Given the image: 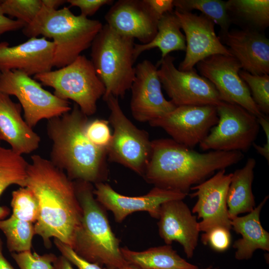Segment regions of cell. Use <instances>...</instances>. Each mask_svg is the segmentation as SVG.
Segmentation results:
<instances>
[{
	"label": "cell",
	"mask_w": 269,
	"mask_h": 269,
	"mask_svg": "<svg viewBox=\"0 0 269 269\" xmlns=\"http://www.w3.org/2000/svg\"><path fill=\"white\" fill-rule=\"evenodd\" d=\"M122 269H141L135 266H134V265H130V264H129L127 266H126V267H125L124 268H123Z\"/></svg>",
	"instance_id": "44"
},
{
	"label": "cell",
	"mask_w": 269,
	"mask_h": 269,
	"mask_svg": "<svg viewBox=\"0 0 269 269\" xmlns=\"http://www.w3.org/2000/svg\"><path fill=\"white\" fill-rule=\"evenodd\" d=\"M218 121L216 106L188 105L177 106L149 124L163 129L176 142L193 148L204 139Z\"/></svg>",
	"instance_id": "13"
},
{
	"label": "cell",
	"mask_w": 269,
	"mask_h": 269,
	"mask_svg": "<svg viewBox=\"0 0 269 269\" xmlns=\"http://www.w3.org/2000/svg\"><path fill=\"white\" fill-rule=\"evenodd\" d=\"M219 37L242 70L253 75H269V39L264 32L233 29Z\"/></svg>",
	"instance_id": "21"
},
{
	"label": "cell",
	"mask_w": 269,
	"mask_h": 269,
	"mask_svg": "<svg viewBox=\"0 0 269 269\" xmlns=\"http://www.w3.org/2000/svg\"><path fill=\"white\" fill-rule=\"evenodd\" d=\"M157 70L156 65L148 60L135 67V77L130 89V108L134 118L139 122L149 123L176 107L164 97Z\"/></svg>",
	"instance_id": "14"
},
{
	"label": "cell",
	"mask_w": 269,
	"mask_h": 269,
	"mask_svg": "<svg viewBox=\"0 0 269 269\" xmlns=\"http://www.w3.org/2000/svg\"><path fill=\"white\" fill-rule=\"evenodd\" d=\"M201 242L215 251H225L231 243L230 230L222 227L213 228L202 235Z\"/></svg>",
	"instance_id": "36"
},
{
	"label": "cell",
	"mask_w": 269,
	"mask_h": 269,
	"mask_svg": "<svg viewBox=\"0 0 269 269\" xmlns=\"http://www.w3.org/2000/svg\"><path fill=\"white\" fill-rule=\"evenodd\" d=\"M28 163L11 148L0 146V196L10 185L25 187ZM9 209L0 206V220L9 214Z\"/></svg>",
	"instance_id": "28"
},
{
	"label": "cell",
	"mask_w": 269,
	"mask_h": 269,
	"mask_svg": "<svg viewBox=\"0 0 269 269\" xmlns=\"http://www.w3.org/2000/svg\"><path fill=\"white\" fill-rule=\"evenodd\" d=\"M70 6L80 8L81 14L88 17L94 15L102 6L112 4V0H68Z\"/></svg>",
	"instance_id": "38"
},
{
	"label": "cell",
	"mask_w": 269,
	"mask_h": 269,
	"mask_svg": "<svg viewBox=\"0 0 269 269\" xmlns=\"http://www.w3.org/2000/svg\"><path fill=\"white\" fill-rule=\"evenodd\" d=\"M134 40L106 24L93 41L91 61L105 87L103 100L123 97L131 89L135 77Z\"/></svg>",
	"instance_id": "6"
},
{
	"label": "cell",
	"mask_w": 269,
	"mask_h": 269,
	"mask_svg": "<svg viewBox=\"0 0 269 269\" xmlns=\"http://www.w3.org/2000/svg\"><path fill=\"white\" fill-rule=\"evenodd\" d=\"M226 6L231 24L242 30L264 32L269 26V0H229Z\"/></svg>",
	"instance_id": "27"
},
{
	"label": "cell",
	"mask_w": 269,
	"mask_h": 269,
	"mask_svg": "<svg viewBox=\"0 0 269 269\" xmlns=\"http://www.w3.org/2000/svg\"><path fill=\"white\" fill-rule=\"evenodd\" d=\"M0 92L16 97L24 120L32 129L41 120L60 116L72 109L69 101L58 98L36 80L16 70L0 72Z\"/></svg>",
	"instance_id": "9"
},
{
	"label": "cell",
	"mask_w": 269,
	"mask_h": 269,
	"mask_svg": "<svg viewBox=\"0 0 269 269\" xmlns=\"http://www.w3.org/2000/svg\"><path fill=\"white\" fill-rule=\"evenodd\" d=\"M34 79L53 88V94L58 98L74 101L87 116L96 113L97 103L105 93L91 61L84 55L58 70L37 74Z\"/></svg>",
	"instance_id": "7"
},
{
	"label": "cell",
	"mask_w": 269,
	"mask_h": 269,
	"mask_svg": "<svg viewBox=\"0 0 269 269\" xmlns=\"http://www.w3.org/2000/svg\"><path fill=\"white\" fill-rule=\"evenodd\" d=\"M184 33L185 55L179 65L181 71H188L200 61L215 54L232 55L215 30V23L203 14L174 10ZM233 56V55H232Z\"/></svg>",
	"instance_id": "15"
},
{
	"label": "cell",
	"mask_w": 269,
	"mask_h": 269,
	"mask_svg": "<svg viewBox=\"0 0 269 269\" xmlns=\"http://www.w3.org/2000/svg\"><path fill=\"white\" fill-rule=\"evenodd\" d=\"M83 217L72 248L85 260L106 269H122L129 265L101 205L95 198L91 183H74Z\"/></svg>",
	"instance_id": "5"
},
{
	"label": "cell",
	"mask_w": 269,
	"mask_h": 269,
	"mask_svg": "<svg viewBox=\"0 0 269 269\" xmlns=\"http://www.w3.org/2000/svg\"><path fill=\"white\" fill-rule=\"evenodd\" d=\"M157 29L155 36L149 42L134 44V53L135 60L142 52L154 48H158L161 51L160 59L174 51H185V37L174 11L165 13L160 17Z\"/></svg>",
	"instance_id": "26"
},
{
	"label": "cell",
	"mask_w": 269,
	"mask_h": 269,
	"mask_svg": "<svg viewBox=\"0 0 269 269\" xmlns=\"http://www.w3.org/2000/svg\"><path fill=\"white\" fill-rule=\"evenodd\" d=\"M239 74L248 87L252 99L260 112L268 116L269 114V75H253L243 70Z\"/></svg>",
	"instance_id": "32"
},
{
	"label": "cell",
	"mask_w": 269,
	"mask_h": 269,
	"mask_svg": "<svg viewBox=\"0 0 269 269\" xmlns=\"http://www.w3.org/2000/svg\"><path fill=\"white\" fill-rule=\"evenodd\" d=\"M85 131L87 137L95 145L107 149L112 137L108 121L99 119L88 121Z\"/></svg>",
	"instance_id": "35"
},
{
	"label": "cell",
	"mask_w": 269,
	"mask_h": 269,
	"mask_svg": "<svg viewBox=\"0 0 269 269\" xmlns=\"http://www.w3.org/2000/svg\"><path fill=\"white\" fill-rule=\"evenodd\" d=\"M0 1L4 15L15 17L26 25L33 20L42 6L41 0H3Z\"/></svg>",
	"instance_id": "33"
},
{
	"label": "cell",
	"mask_w": 269,
	"mask_h": 269,
	"mask_svg": "<svg viewBox=\"0 0 269 269\" xmlns=\"http://www.w3.org/2000/svg\"><path fill=\"white\" fill-rule=\"evenodd\" d=\"M11 206L12 217L31 223H35L39 214L38 198L28 187H20L12 191Z\"/></svg>",
	"instance_id": "31"
},
{
	"label": "cell",
	"mask_w": 269,
	"mask_h": 269,
	"mask_svg": "<svg viewBox=\"0 0 269 269\" xmlns=\"http://www.w3.org/2000/svg\"><path fill=\"white\" fill-rule=\"evenodd\" d=\"M160 18L145 0H119L105 16L106 24L117 33L137 39L141 44L154 37Z\"/></svg>",
	"instance_id": "18"
},
{
	"label": "cell",
	"mask_w": 269,
	"mask_h": 269,
	"mask_svg": "<svg viewBox=\"0 0 269 269\" xmlns=\"http://www.w3.org/2000/svg\"><path fill=\"white\" fill-rule=\"evenodd\" d=\"M241 151L212 150L201 153L176 142L171 138L151 141L149 159L143 177L158 188L186 194L216 171L240 162Z\"/></svg>",
	"instance_id": "2"
},
{
	"label": "cell",
	"mask_w": 269,
	"mask_h": 269,
	"mask_svg": "<svg viewBox=\"0 0 269 269\" xmlns=\"http://www.w3.org/2000/svg\"><path fill=\"white\" fill-rule=\"evenodd\" d=\"M54 266L55 269H74L71 263L62 255L57 257Z\"/></svg>",
	"instance_id": "41"
},
{
	"label": "cell",
	"mask_w": 269,
	"mask_h": 269,
	"mask_svg": "<svg viewBox=\"0 0 269 269\" xmlns=\"http://www.w3.org/2000/svg\"><path fill=\"white\" fill-rule=\"evenodd\" d=\"M21 106L10 96L0 92V139L21 155L29 154L39 146L40 137L22 117Z\"/></svg>",
	"instance_id": "22"
},
{
	"label": "cell",
	"mask_w": 269,
	"mask_h": 269,
	"mask_svg": "<svg viewBox=\"0 0 269 269\" xmlns=\"http://www.w3.org/2000/svg\"><path fill=\"white\" fill-rule=\"evenodd\" d=\"M175 9L191 12L199 10L220 28L218 36L229 30L231 23L228 16L226 1L221 0H173Z\"/></svg>",
	"instance_id": "29"
},
{
	"label": "cell",
	"mask_w": 269,
	"mask_h": 269,
	"mask_svg": "<svg viewBox=\"0 0 269 269\" xmlns=\"http://www.w3.org/2000/svg\"><path fill=\"white\" fill-rule=\"evenodd\" d=\"M175 58L169 54L160 59L159 79L170 101L175 106L212 105L222 101L217 90L208 79L198 74L195 68L188 71L177 68Z\"/></svg>",
	"instance_id": "11"
},
{
	"label": "cell",
	"mask_w": 269,
	"mask_h": 269,
	"mask_svg": "<svg viewBox=\"0 0 269 269\" xmlns=\"http://www.w3.org/2000/svg\"><path fill=\"white\" fill-rule=\"evenodd\" d=\"M122 255L130 265L141 269H199L181 257L169 245L150 248L142 251L121 248Z\"/></svg>",
	"instance_id": "25"
},
{
	"label": "cell",
	"mask_w": 269,
	"mask_h": 269,
	"mask_svg": "<svg viewBox=\"0 0 269 269\" xmlns=\"http://www.w3.org/2000/svg\"><path fill=\"white\" fill-rule=\"evenodd\" d=\"M42 5L47 7L57 9V7L66 2L63 0H41Z\"/></svg>",
	"instance_id": "43"
},
{
	"label": "cell",
	"mask_w": 269,
	"mask_h": 269,
	"mask_svg": "<svg viewBox=\"0 0 269 269\" xmlns=\"http://www.w3.org/2000/svg\"></svg>",
	"instance_id": "46"
},
{
	"label": "cell",
	"mask_w": 269,
	"mask_h": 269,
	"mask_svg": "<svg viewBox=\"0 0 269 269\" xmlns=\"http://www.w3.org/2000/svg\"><path fill=\"white\" fill-rule=\"evenodd\" d=\"M104 100L110 110L108 122L113 128L112 140L106 149L108 160L143 176L151 150L148 133L137 128L127 117L118 98L110 96Z\"/></svg>",
	"instance_id": "8"
},
{
	"label": "cell",
	"mask_w": 269,
	"mask_h": 269,
	"mask_svg": "<svg viewBox=\"0 0 269 269\" xmlns=\"http://www.w3.org/2000/svg\"><path fill=\"white\" fill-rule=\"evenodd\" d=\"M3 242L0 238V269H14L3 254Z\"/></svg>",
	"instance_id": "42"
},
{
	"label": "cell",
	"mask_w": 269,
	"mask_h": 269,
	"mask_svg": "<svg viewBox=\"0 0 269 269\" xmlns=\"http://www.w3.org/2000/svg\"><path fill=\"white\" fill-rule=\"evenodd\" d=\"M25 187L39 201L35 234L42 238L46 248L51 247L54 237L73 248L83 217L74 182L50 160L33 154L27 166Z\"/></svg>",
	"instance_id": "1"
},
{
	"label": "cell",
	"mask_w": 269,
	"mask_h": 269,
	"mask_svg": "<svg viewBox=\"0 0 269 269\" xmlns=\"http://www.w3.org/2000/svg\"><path fill=\"white\" fill-rule=\"evenodd\" d=\"M11 257L20 269H55L57 257L53 254L39 255L31 251L12 253Z\"/></svg>",
	"instance_id": "34"
},
{
	"label": "cell",
	"mask_w": 269,
	"mask_h": 269,
	"mask_svg": "<svg viewBox=\"0 0 269 269\" xmlns=\"http://www.w3.org/2000/svg\"><path fill=\"white\" fill-rule=\"evenodd\" d=\"M196 66L201 75L214 86L222 101L238 105L257 118L264 115L241 77V65L233 56L213 55L199 62Z\"/></svg>",
	"instance_id": "12"
},
{
	"label": "cell",
	"mask_w": 269,
	"mask_h": 269,
	"mask_svg": "<svg viewBox=\"0 0 269 269\" xmlns=\"http://www.w3.org/2000/svg\"><path fill=\"white\" fill-rule=\"evenodd\" d=\"M153 11L159 17L173 11V0H145Z\"/></svg>",
	"instance_id": "40"
},
{
	"label": "cell",
	"mask_w": 269,
	"mask_h": 269,
	"mask_svg": "<svg viewBox=\"0 0 269 269\" xmlns=\"http://www.w3.org/2000/svg\"><path fill=\"white\" fill-rule=\"evenodd\" d=\"M26 25L22 21L6 17L2 10L0 1V35L9 31L22 29Z\"/></svg>",
	"instance_id": "39"
},
{
	"label": "cell",
	"mask_w": 269,
	"mask_h": 269,
	"mask_svg": "<svg viewBox=\"0 0 269 269\" xmlns=\"http://www.w3.org/2000/svg\"><path fill=\"white\" fill-rule=\"evenodd\" d=\"M158 233L166 245L179 243L186 257L192 258L197 246L200 231L197 218L183 200H170L160 207Z\"/></svg>",
	"instance_id": "20"
},
{
	"label": "cell",
	"mask_w": 269,
	"mask_h": 269,
	"mask_svg": "<svg viewBox=\"0 0 269 269\" xmlns=\"http://www.w3.org/2000/svg\"><path fill=\"white\" fill-rule=\"evenodd\" d=\"M0 230L5 236L7 248L11 253L31 250L32 240L35 235L32 223L10 216L0 220Z\"/></svg>",
	"instance_id": "30"
},
{
	"label": "cell",
	"mask_w": 269,
	"mask_h": 269,
	"mask_svg": "<svg viewBox=\"0 0 269 269\" xmlns=\"http://www.w3.org/2000/svg\"><path fill=\"white\" fill-rule=\"evenodd\" d=\"M232 173H226L225 169L218 171L210 178L191 187L194 190L191 197H197L192 213L198 215L200 232L222 227L232 229L231 219L227 206V195Z\"/></svg>",
	"instance_id": "17"
},
{
	"label": "cell",
	"mask_w": 269,
	"mask_h": 269,
	"mask_svg": "<svg viewBox=\"0 0 269 269\" xmlns=\"http://www.w3.org/2000/svg\"><path fill=\"white\" fill-rule=\"evenodd\" d=\"M268 198L269 195L266 196L247 215L237 216L231 219L232 229L242 236L233 245V248L236 249V260H249L258 249L269 251V233L263 227L260 218L261 210Z\"/></svg>",
	"instance_id": "23"
},
{
	"label": "cell",
	"mask_w": 269,
	"mask_h": 269,
	"mask_svg": "<svg viewBox=\"0 0 269 269\" xmlns=\"http://www.w3.org/2000/svg\"><path fill=\"white\" fill-rule=\"evenodd\" d=\"M55 46L42 37L29 38L24 42L9 46L0 43V72L16 70L30 76L51 70Z\"/></svg>",
	"instance_id": "19"
},
{
	"label": "cell",
	"mask_w": 269,
	"mask_h": 269,
	"mask_svg": "<svg viewBox=\"0 0 269 269\" xmlns=\"http://www.w3.org/2000/svg\"><path fill=\"white\" fill-rule=\"evenodd\" d=\"M88 121L76 104L69 112L48 120L47 133L52 141L49 160L71 180L96 183L107 177V150L87 137Z\"/></svg>",
	"instance_id": "3"
},
{
	"label": "cell",
	"mask_w": 269,
	"mask_h": 269,
	"mask_svg": "<svg viewBox=\"0 0 269 269\" xmlns=\"http://www.w3.org/2000/svg\"><path fill=\"white\" fill-rule=\"evenodd\" d=\"M256 165V159L249 157L242 168L232 173L227 195V206L230 219L239 214L250 213L256 207L252 191Z\"/></svg>",
	"instance_id": "24"
},
{
	"label": "cell",
	"mask_w": 269,
	"mask_h": 269,
	"mask_svg": "<svg viewBox=\"0 0 269 269\" xmlns=\"http://www.w3.org/2000/svg\"><path fill=\"white\" fill-rule=\"evenodd\" d=\"M54 243L61 255L78 269H106L98 264L91 263L78 255L69 246L54 239Z\"/></svg>",
	"instance_id": "37"
},
{
	"label": "cell",
	"mask_w": 269,
	"mask_h": 269,
	"mask_svg": "<svg viewBox=\"0 0 269 269\" xmlns=\"http://www.w3.org/2000/svg\"><path fill=\"white\" fill-rule=\"evenodd\" d=\"M216 109L218 123L200 147L203 150L247 151L259 132L257 118L238 105L223 101Z\"/></svg>",
	"instance_id": "10"
},
{
	"label": "cell",
	"mask_w": 269,
	"mask_h": 269,
	"mask_svg": "<svg viewBox=\"0 0 269 269\" xmlns=\"http://www.w3.org/2000/svg\"><path fill=\"white\" fill-rule=\"evenodd\" d=\"M103 27L97 20L75 15L68 7L54 9L42 6L22 32L31 38L42 35L53 39L55 49L53 66L60 68L73 62L91 47Z\"/></svg>",
	"instance_id": "4"
},
{
	"label": "cell",
	"mask_w": 269,
	"mask_h": 269,
	"mask_svg": "<svg viewBox=\"0 0 269 269\" xmlns=\"http://www.w3.org/2000/svg\"><path fill=\"white\" fill-rule=\"evenodd\" d=\"M93 194L99 204L111 211L116 222H122L133 213L145 211L158 219L161 205L165 202L183 200L187 194L154 187L147 193L139 196H129L116 191L103 182L95 183Z\"/></svg>",
	"instance_id": "16"
},
{
	"label": "cell",
	"mask_w": 269,
	"mask_h": 269,
	"mask_svg": "<svg viewBox=\"0 0 269 269\" xmlns=\"http://www.w3.org/2000/svg\"><path fill=\"white\" fill-rule=\"evenodd\" d=\"M203 269H219L216 268H213L212 267H209L208 268Z\"/></svg>",
	"instance_id": "45"
}]
</instances>
